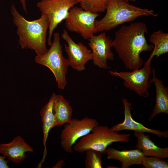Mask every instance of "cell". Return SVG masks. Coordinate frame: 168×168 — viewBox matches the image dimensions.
<instances>
[{
    "label": "cell",
    "instance_id": "12",
    "mask_svg": "<svg viewBox=\"0 0 168 168\" xmlns=\"http://www.w3.org/2000/svg\"><path fill=\"white\" fill-rule=\"evenodd\" d=\"M122 101L124 108V119L123 122L117 124L110 128L114 131L118 132L123 130H130L134 131L148 133L156 135L158 138H168V130L161 131L158 130L150 129L144 126L142 124L135 121L131 114L132 104L127 99L123 98Z\"/></svg>",
    "mask_w": 168,
    "mask_h": 168
},
{
    "label": "cell",
    "instance_id": "4",
    "mask_svg": "<svg viewBox=\"0 0 168 168\" xmlns=\"http://www.w3.org/2000/svg\"><path fill=\"white\" fill-rule=\"evenodd\" d=\"M130 134H119L108 126L99 125L94 127L91 132L79 139L73 146V149L83 153L88 149H93L106 154L108 147L112 143L118 142H128Z\"/></svg>",
    "mask_w": 168,
    "mask_h": 168
},
{
    "label": "cell",
    "instance_id": "21",
    "mask_svg": "<svg viewBox=\"0 0 168 168\" xmlns=\"http://www.w3.org/2000/svg\"><path fill=\"white\" fill-rule=\"evenodd\" d=\"M86 152L85 164L86 168H102L101 152L91 149Z\"/></svg>",
    "mask_w": 168,
    "mask_h": 168
},
{
    "label": "cell",
    "instance_id": "19",
    "mask_svg": "<svg viewBox=\"0 0 168 168\" xmlns=\"http://www.w3.org/2000/svg\"><path fill=\"white\" fill-rule=\"evenodd\" d=\"M150 42L153 45L152 51L144 66L150 65L153 58H156L168 52V34L159 30L153 32L149 38Z\"/></svg>",
    "mask_w": 168,
    "mask_h": 168
},
{
    "label": "cell",
    "instance_id": "26",
    "mask_svg": "<svg viewBox=\"0 0 168 168\" xmlns=\"http://www.w3.org/2000/svg\"><path fill=\"white\" fill-rule=\"evenodd\" d=\"M128 0V1H129L131 2H135L136 1V0Z\"/></svg>",
    "mask_w": 168,
    "mask_h": 168
},
{
    "label": "cell",
    "instance_id": "3",
    "mask_svg": "<svg viewBox=\"0 0 168 168\" xmlns=\"http://www.w3.org/2000/svg\"><path fill=\"white\" fill-rule=\"evenodd\" d=\"M106 11L102 18L95 21V34L109 31L140 16H157L153 10L130 4L127 0H109Z\"/></svg>",
    "mask_w": 168,
    "mask_h": 168
},
{
    "label": "cell",
    "instance_id": "18",
    "mask_svg": "<svg viewBox=\"0 0 168 168\" xmlns=\"http://www.w3.org/2000/svg\"><path fill=\"white\" fill-rule=\"evenodd\" d=\"M53 110L56 126L68 123L72 119V108L68 101L61 95L55 94Z\"/></svg>",
    "mask_w": 168,
    "mask_h": 168
},
{
    "label": "cell",
    "instance_id": "16",
    "mask_svg": "<svg viewBox=\"0 0 168 168\" xmlns=\"http://www.w3.org/2000/svg\"><path fill=\"white\" fill-rule=\"evenodd\" d=\"M134 134L137 140V148L141 150L145 156L162 159L168 157V147H158L151 140L150 136L144 132L134 131Z\"/></svg>",
    "mask_w": 168,
    "mask_h": 168
},
{
    "label": "cell",
    "instance_id": "15",
    "mask_svg": "<svg viewBox=\"0 0 168 168\" xmlns=\"http://www.w3.org/2000/svg\"><path fill=\"white\" fill-rule=\"evenodd\" d=\"M107 158L109 159L118 160L121 163V168H128L133 165H141L145 156L140 150L119 151L108 147L106 151Z\"/></svg>",
    "mask_w": 168,
    "mask_h": 168
},
{
    "label": "cell",
    "instance_id": "22",
    "mask_svg": "<svg viewBox=\"0 0 168 168\" xmlns=\"http://www.w3.org/2000/svg\"><path fill=\"white\" fill-rule=\"evenodd\" d=\"M142 165L146 168H168V162L162 158L152 156H144Z\"/></svg>",
    "mask_w": 168,
    "mask_h": 168
},
{
    "label": "cell",
    "instance_id": "11",
    "mask_svg": "<svg viewBox=\"0 0 168 168\" xmlns=\"http://www.w3.org/2000/svg\"><path fill=\"white\" fill-rule=\"evenodd\" d=\"M61 36L67 44L64 47L68 55L70 66L78 72L85 70L86 64L92 59L91 50L81 42L76 43L65 29Z\"/></svg>",
    "mask_w": 168,
    "mask_h": 168
},
{
    "label": "cell",
    "instance_id": "2",
    "mask_svg": "<svg viewBox=\"0 0 168 168\" xmlns=\"http://www.w3.org/2000/svg\"><path fill=\"white\" fill-rule=\"evenodd\" d=\"M11 11L13 22L17 27L19 43L22 48L34 50L37 56L44 54L48 49L46 39L49 23L46 15L41 14L39 18L29 21L18 12L14 4Z\"/></svg>",
    "mask_w": 168,
    "mask_h": 168
},
{
    "label": "cell",
    "instance_id": "7",
    "mask_svg": "<svg viewBox=\"0 0 168 168\" xmlns=\"http://www.w3.org/2000/svg\"><path fill=\"white\" fill-rule=\"evenodd\" d=\"M98 125L96 119L88 117L81 119H72L65 124L60 134V143L63 150L68 153L72 152L77 140L90 133Z\"/></svg>",
    "mask_w": 168,
    "mask_h": 168
},
{
    "label": "cell",
    "instance_id": "14",
    "mask_svg": "<svg viewBox=\"0 0 168 168\" xmlns=\"http://www.w3.org/2000/svg\"><path fill=\"white\" fill-rule=\"evenodd\" d=\"M152 77L149 80L154 84L156 88V100L152 112L148 119L151 121L157 114L164 113L168 114V88L164 86L163 82L157 77L155 69L152 68Z\"/></svg>",
    "mask_w": 168,
    "mask_h": 168
},
{
    "label": "cell",
    "instance_id": "6",
    "mask_svg": "<svg viewBox=\"0 0 168 168\" xmlns=\"http://www.w3.org/2000/svg\"><path fill=\"white\" fill-rule=\"evenodd\" d=\"M77 4L76 0H41L37 5L41 14L46 15L49 23L47 44L50 45L53 32L67 18L69 10Z\"/></svg>",
    "mask_w": 168,
    "mask_h": 168
},
{
    "label": "cell",
    "instance_id": "13",
    "mask_svg": "<svg viewBox=\"0 0 168 168\" xmlns=\"http://www.w3.org/2000/svg\"><path fill=\"white\" fill-rule=\"evenodd\" d=\"M33 151V148L19 136L9 143L0 144V153L14 163H21L26 157V152Z\"/></svg>",
    "mask_w": 168,
    "mask_h": 168
},
{
    "label": "cell",
    "instance_id": "25",
    "mask_svg": "<svg viewBox=\"0 0 168 168\" xmlns=\"http://www.w3.org/2000/svg\"><path fill=\"white\" fill-rule=\"evenodd\" d=\"M20 1L22 5L23 9L26 12V14H27L26 3L25 2L26 0H20Z\"/></svg>",
    "mask_w": 168,
    "mask_h": 168
},
{
    "label": "cell",
    "instance_id": "20",
    "mask_svg": "<svg viewBox=\"0 0 168 168\" xmlns=\"http://www.w3.org/2000/svg\"><path fill=\"white\" fill-rule=\"evenodd\" d=\"M109 0H76L80 7L84 10L95 13L104 12Z\"/></svg>",
    "mask_w": 168,
    "mask_h": 168
},
{
    "label": "cell",
    "instance_id": "8",
    "mask_svg": "<svg viewBox=\"0 0 168 168\" xmlns=\"http://www.w3.org/2000/svg\"><path fill=\"white\" fill-rule=\"evenodd\" d=\"M99 16L98 13L74 6L65 20L66 27L69 31L79 34L84 39L88 40L94 35L95 21Z\"/></svg>",
    "mask_w": 168,
    "mask_h": 168
},
{
    "label": "cell",
    "instance_id": "1",
    "mask_svg": "<svg viewBox=\"0 0 168 168\" xmlns=\"http://www.w3.org/2000/svg\"><path fill=\"white\" fill-rule=\"evenodd\" d=\"M148 32L147 26L142 22L123 25L115 32L111 46L128 70L140 68L143 63L140 54L152 50L153 45L149 44L145 37Z\"/></svg>",
    "mask_w": 168,
    "mask_h": 168
},
{
    "label": "cell",
    "instance_id": "23",
    "mask_svg": "<svg viewBox=\"0 0 168 168\" xmlns=\"http://www.w3.org/2000/svg\"><path fill=\"white\" fill-rule=\"evenodd\" d=\"M6 156H0V168H8L7 165L8 161L5 160Z\"/></svg>",
    "mask_w": 168,
    "mask_h": 168
},
{
    "label": "cell",
    "instance_id": "5",
    "mask_svg": "<svg viewBox=\"0 0 168 168\" xmlns=\"http://www.w3.org/2000/svg\"><path fill=\"white\" fill-rule=\"evenodd\" d=\"M53 34V40L50 47L44 54L35 56L37 63L48 68L53 72L58 83V88L64 89L67 84L66 76L69 65L68 59L65 58L62 53L58 32Z\"/></svg>",
    "mask_w": 168,
    "mask_h": 168
},
{
    "label": "cell",
    "instance_id": "24",
    "mask_svg": "<svg viewBox=\"0 0 168 168\" xmlns=\"http://www.w3.org/2000/svg\"><path fill=\"white\" fill-rule=\"evenodd\" d=\"M65 165V162L63 159H60L55 164L54 166L52 168H60L64 166Z\"/></svg>",
    "mask_w": 168,
    "mask_h": 168
},
{
    "label": "cell",
    "instance_id": "17",
    "mask_svg": "<svg viewBox=\"0 0 168 168\" xmlns=\"http://www.w3.org/2000/svg\"><path fill=\"white\" fill-rule=\"evenodd\" d=\"M53 93L48 102L42 108L40 115L42 123V129L43 135V144L44 146V155L42 160L44 161L47 154L46 142L50 130L56 126L55 118L53 110L54 95Z\"/></svg>",
    "mask_w": 168,
    "mask_h": 168
},
{
    "label": "cell",
    "instance_id": "10",
    "mask_svg": "<svg viewBox=\"0 0 168 168\" xmlns=\"http://www.w3.org/2000/svg\"><path fill=\"white\" fill-rule=\"evenodd\" d=\"M88 40L93 64L101 68H108L107 61L114 59V54L111 49L112 39L103 31L97 35H94Z\"/></svg>",
    "mask_w": 168,
    "mask_h": 168
},
{
    "label": "cell",
    "instance_id": "9",
    "mask_svg": "<svg viewBox=\"0 0 168 168\" xmlns=\"http://www.w3.org/2000/svg\"><path fill=\"white\" fill-rule=\"evenodd\" d=\"M112 76L119 77L123 80V85L130 90L134 91L139 96L147 97L149 95L148 89L151 83L149 80L152 73L150 65L130 72H117L109 71Z\"/></svg>",
    "mask_w": 168,
    "mask_h": 168
}]
</instances>
